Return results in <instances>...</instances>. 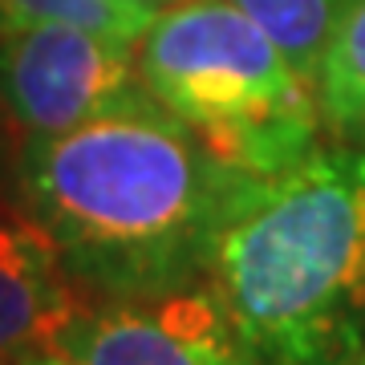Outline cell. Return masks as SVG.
Instances as JSON below:
<instances>
[{
	"mask_svg": "<svg viewBox=\"0 0 365 365\" xmlns=\"http://www.w3.org/2000/svg\"><path fill=\"white\" fill-rule=\"evenodd\" d=\"M240 175L138 93L66 134L16 146L13 199L53 235L93 300L203 284Z\"/></svg>",
	"mask_w": 365,
	"mask_h": 365,
	"instance_id": "obj_1",
	"label": "cell"
},
{
	"mask_svg": "<svg viewBox=\"0 0 365 365\" xmlns=\"http://www.w3.org/2000/svg\"><path fill=\"white\" fill-rule=\"evenodd\" d=\"M203 284L260 365H349L365 345V143L244 182Z\"/></svg>",
	"mask_w": 365,
	"mask_h": 365,
	"instance_id": "obj_2",
	"label": "cell"
},
{
	"mask_svg": "<svg viewBox=\"0 0 365 365\" xmlns=\"http://www.w3.org/2000/svg\"><path fill=\"white\" fill-rule=\"evenodd\" d=\"M138 73L167 114L248 179L280 175L321 146L313 81L235 0H179L155 13Z\"/></svg>",
	"mask_w": 365,
	"mask_h": 365,
	"instance_id": "obj_3",
	"label": "cell"
},
{
	"mask_svg": "<svg viewBox=\"0 0 365 365\" xmlns=\"http://www.w3.org/2000/svg\"><path fill=\"white\" fill-rule=\"evenodd\" d=\"M146 93L138 45L73 25L0 29V106L16 146L66 134Z\"/></svg>",
	"mask_w": 365,
	"mask_h": 365,
	"instance_id": "obj_4",
	"label": "cell"
},
{
	"mask_svg": "<svg viewBox=\"0 0 365 365\" xmlns=\"http://www.w3.org/2000/svg\"><path fill=\"white\" fill-rule=\"evenodd\" d=\"M53 353L66 365H260L207 284L90 300Z\"/></svg>",
	"mask_w": 365,
	"mask_h": 365,
	"instance_id": "obj_5",
	"label": "cell"
},
{
	"mask_svg": "<svg viewBox=\"0 0 365 365\" xmlns=\"http://www.w3.org/2000/svg\"><path fill=\"white\" fill-rule=\"evenodd\" d=\"M90 292L66 268L53 235L21 203H0V365H25L57 341Z\"/></svg>",
	"mask_w": 365,
	"mask_h": 365,
	"instance_id": "obj_6",
	"label": "cell"
},
{
	"mask_svg": "<svg viewBox=\"0 0 365 365\" xmlns=\"http://www.w3.org/2000/svg\"><path fill=\"white\" fill-rule=\"evenodd\" d=\"M321 126L341 143H365V0H345L317 61Z\"/></svg>",
	"mask_w": 365,
	"mask_h": 365,
	"instance_id": "obj_7",
	"label": "cell"
},
{
	"mask_svg": "<svg viewBox=\"0 0 365 365\" xmlns=\"http://www.w3.org/2000/svg\"><path fill=\"white\" fill-rule=\"evenodd\" d=\"M235 4L284 49V57L317 90V61L325 53V41L345 0H235Z\"/></svg>",
	"mask_w": 365,
	"mask_h": 365,
	"instance_id": "obj_8",
	"label": "cell"
},
{
	"mask_svg": "<svg viewBox=\"0 0 365 365\" xmlns=\"http://www.w3.org/2000/svg\"><path fill=\"white\" fill-rule=\"evenodd\" d=\"M155 16L130 0H0V29L4 25H73L102 37L138 45Z\"/></svg>",
	"mask_w": 365,
	"mask_h": 365,
	"instance_id": "obj_9",
	"label": "cell"
},
{
	"mask_svg": "<svg viewBox=\"0 0 365 365\" xmlns=\"http://www.w3.org/2000/svg\"><path fill=\"white\" fill-rule=\"evenodd\" d=\"M13 167H16V138L9 126V114L0 106V203H16L13 199Z\"/></svg>",
	"mask_w": 365,
	"mask_h": 365,
	"instance_id": "obj_10",
	"label": "cell"
},
{
	"mask_svg": "<svg viewBox=\"0 0 365 365\" xmlns=\"http://www.w3.org/2000/svg\"><path fill=\"white\" fill-rule=\"evenodd\" d=\"M130 4H138V9H146V13L155 16V13H163V9H170V4H179V0H130Z\"/></svg>",
	"mask_w": 365,
	"mask_h": 365,
	"instance_id": "obj_11",
	"label": "cell"
},
{
	"mask_svg": "<svg viewBox=\"0 0 365 365\" xmlns=\"http://www.w3.org/2000/svg\"><path fill=\"white\" fill-rule=\"evenodd\" d=\"M25 365H66L57 353H45V357H33V361H25Z\"/></svg>",
	"mask_w": 365,
	"mask_h": 365,
	"instance_id": "obj_12",
	"label": "cell"
},
{
	"mask_svg": "<svg viewBox=\"0 0 365 365\" xmlns=\"http://www.w3.org/2000/svg\"><path fill=\"white\" fill-rule=\"evenodd\" d=\"M349 365H365V345H361V349H357V357H353Z\"/></svg>",
	"mask_w": 365,
	"mask_h": 365,
	"instance_id": "obj_13",
	"label": "cell"
}]
</instances>
